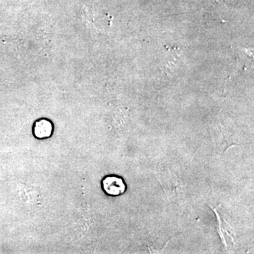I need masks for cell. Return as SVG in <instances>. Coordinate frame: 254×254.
Instances as JSON below:
<instances>
[{"label": "cell", "mask_w": 254, "mask_h": 254, "mask_svg": "<svg viewBox=\"0 0 254 254\" xmlns=\"http://www.w3.org/2000/svg\"><path fill=\"white\" fill-rule=\"evenodd\" d=\"M101 188L109 196H119L127 190V185L123 177L116 175H107L101 180Z\"/></svg>", "instance_id": "1"}, {"label": "cell", "mask_w": 254, "mask_h": 254, "mask_svg": "<svg viewBox=\"0 0 254 254\" xmlns=\"http://www.w3.org/2000/svg\"><path fill=\"white\" fill-rule=\"evenodd\" d=\"M32 132H33V136L37 139H47L53 136L54 132V125L48 119H40L33 124Z\"/></svg>", "instance_id": "2"}]
</instances>
